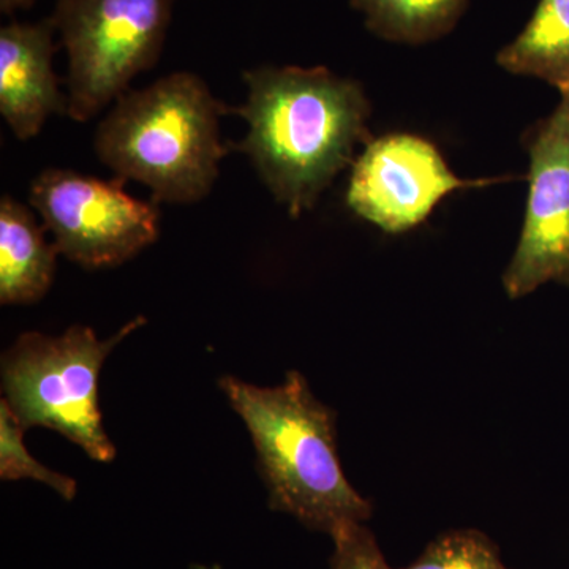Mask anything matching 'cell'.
<instances>
[{
  "label": "cell",
  "instance_id": "cell-1",
  "mask_svg": "<svg viewBox=\"0 0 569 569\" xmlns=\"http://www.w3.org/2000/svg\"><path fill=\"white\" fill-rule=\"evenodd\" d=\"M244 82L246 103L233 112L247 133L236 148L288 213L302 216L372 140L365 89L326 67H257Z\"/></svg>",
  "mask_w": 569,
  "mask_h": 569
},
{
  "label": "cell",
  "instance_id": "cell-2",
  "mask_svg": "<svg viewBox=\"0 0 569 569\" xmlns=\"http://www.w3.org/2000/svg\"><path fill=\"white\" fill-rule=\"evenodd\" d=\"M220 388L246 422L269 505L307 529L332 533L366 523L373 507L348 481L337 451L336 413L291 370L274 388L223 377Z\"/></svg>",
  "mask_w": 569,
  "mask_h": 569
},
{
  "label": "cell",
  "instance_id": "cell-3",
  "mask_svg": "<svg viewBox=\"0 0 569 569\" xmlns=\"http://www.w3.org/2000/svg\"><path fill=\"white\" fill-rule=\"evenodd\" d=\"M227 112L198 74L176 71L122 93L97 127L93 151L116 179L148 187L153 203H198L228 153Z\"/></svg>",
  "mask_w": 569,
  "mask_h": 569
},
{
  "label": "cell",
  "instance_id": "cell-4",
  "mask_svg": "<svg viewBox=\"0 0 569 569\" xmlns=\"http://www.w3.org/2000/svg\"><path fill=\"white\" fill-rule=\"evenodd\" d=\"M144 323V317H137L107 340L88 326H71L61 337L22 335L2 359L6 402L18 425L56 430L99 462L114 459L99 408L100 370L111 351Z\"/></svg>",
  "mask_w": 569,
  "mask_h": 569
},
{
  "label": "cell",
  "instance_id": "cell-5",
  "mask_svg": "<svg viewBox=\"0 0 569 569\" xmlns=\"http://www.w3.org/2000/svg\"><path fill=\"white\" fill-rule=\"evenodd\" d=\"M174 0H56L67 51V116L88 122L162 54Z\"/></svg>",
  "mask_w": 569,
  "mask_h": 569
},
{
  "label": "cell",
  "instance_id": "cell-6",
  "mask_svg": "<svg viewBox=\"0 0 569 569\" xmlns=\"http://www.w3.org/2000/svg\"><path fill=\"white\" fill-rule=\"evenodd\" d=\"M121 179L108 182L50 168L37 176L29 203L58 252L86 269L112 268L137 257L160 234V209L130 197Z\"/></svg>",
  "mask_w": 569,
  "mask_h": 569
},
{
  "label": "cell",
  "instance_id": "cell-7",
  "mask_svg": "<svg viewBox=\"0 0 569 569\" xmlns=\"http://www.w3.org/2000/svg\"><path fill=\"white\" fill-rule=\"evenodd\" d=\"M508 181L511 176L460 179L429 140L417 134H387L372 138L356 157L347 204L385 233L400 234L426 222L449 193Z\"/></svg>",
  "mask_w": 569,
  "mask_h": 569
},
{
  "label": "cell",
  "instance_id": "cell-8",
  "mask_svg": "<svg viewBox=\"0 0 569 569\" xmlns=\"http://www.w3.org/2000/svg\"><path fill=\"white\" fill-rule=\"evenodd\" d=\"M522 144L530 157V189L519 244L503 274L511 299L549 282L569 287V92L526 130Z\"/></svg>",
  "mask_w": 569,
  "mask_h": 569
},
{
  "label": "cell",
  "instance_id": "cell-9",
  "mask_svg": "<svg viewBox=\"0 0 569 569\" xmlns=\"http://www.w3.org/2000/svg\"><path fill=\"white\" fill-rule=\"evenodd\" d=\"M56 32L51 17L0 29V114L18 140L36 138L51 116L67 114L69 99L52 70Z\"/></svg>",
  "mask_w": 569,
  "mask_h": 569
},
{
  "label": "cell",
  "instance_id": "cell-10",
  "mask_svg": "<svg viewBox=\"0 0 569 569\" xmlns=\"http://www.w3.org/2000/svg\"><path fill=\"white\" fill-rule=\"evenodd\" d=\"M44 224L14 200L0 201V302L33 305L50 290L59 252L44 238Z\"/></svg>",
  "mask_w": 569,
  "mask_h": 569
},
{
  "label": "cell",
  "instance_id": "cell-11",
  "mask_svg": "<svg viewBox=\"0 0 569 569\" xmlns=\"http://www.w3.org/2000/svg\"><path fill=\"white\" fill-rule=\"evenodd\" d=\"M497 63L569 92V0H539L523 31L498 52Z\"/></svg>",
  "mask_w": 569,
  "mask_h": 569
},
{
  "label": "cell",
  "instance_id": "cell-12",
  "mask_svg": "<svg viewBox=\"0 0 569 569\" xmlns=\"http://www.w3.org/2000/svg\"><path fill=\"white\" fill-rule=\"evenodd\" d=\"M470 0H350L366 17V28L380 39L422 44L448 36Z\"/></svg>",
  "mask_w": 569,
  "mask_h": 569
},
{
  "label": "cell",
  "instance_id": "cell-13",
  "mask_svg": "<svg viewBox=\"0 0 569 569\" xmlns=\"http://www.w3.org/2000/svg\"><path fill=\"white\" fill-rule=\"evenodd\" d=\"M403 569H509L500 549L482 531L466 529L441 533Z\"/></svg>",
  "mask_w": 569,
  "mask_h": 569
},
{
  "label": "cell",
  "instance_id": "cell-14",
  "mask_svg": "<svg viewBox=\"0 0 569 569\" xmlns=\"http://www.w3.org/2000/svg\"><path fill=\"white\" fill-rule=\"evenodd\" d=\"M26 430L18 425L9 403H0V477L2 479H36L41 485L50 486L59 496L71 500L77 493V482L66 475L56 473L50 468L41 466L33 459L24 447L22 436Z\"/></svg>",
  "mask_w": 569,
  "mask_h": 569
},
{
  "label": "cell",
  "instance_id": "cell-15",
  "mask_svg": "<svg viewBox=\"0 0 569 569\" xmlns=\"http://www.w3.org/2000/svg\"><path fill=\"white\" fill-rule=\"evenodd\" d=\"M331 538L335 541L331 569H395L389 567L376 535L366 523H346Z\"/></svg>",
  "mask_w": 569,
  "mask_h": 569
},
{
  "label": "cell",
  "instance_id": "cell-16",
  "mask_svg": "<svg viewBox=\"0 0 569 569\" xmlns=\"http://www.w3.org/2000/svg\"><path fill=\"white\" fill-rule=\"evenodd\" d=\"M37 0H0L2 13L11 14L14 11L29 10Z\"/></svg>",
  "mask_w": 569,
  "mask_h": 569
}]
</instances>
